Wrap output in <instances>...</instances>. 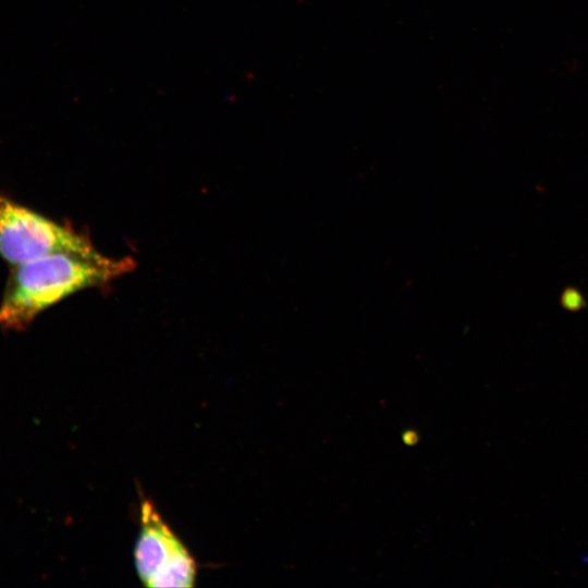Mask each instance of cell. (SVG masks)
<instances>
[{
	"instance_id": "6da1fadb",
	"label": "cell",
	"mask_w": 588,
	"mask_h": 588,
	"mask_svg": "<svg viewBox=\"0 0 588 588\" xmlns=\"http://www.w3.org/2000/svg\"><path fill=\"white\" fill-rule=\"evenodd\" d=\"M130 257L110 258L89 253H56L14 266L0 302V327L22 331L35 318L65 297L107 284L131 272Z\"/></svg>"
},
{
	"instance_id": "7a4b0ae2",
	"label": "cell",
	"mask_w": 588,
	"mask_h": 588,
	"mask_svg": "<svg viewBox=\"0 0 588 588\" xmlns=\"http://www.w3.org/2000/svg\"><path fill=\"white\" fill-rule=\"evenodd\" d=\"M93 250L85 235L0 194V257L11 266L56 253Z\"/></svg>"
},
{
	"instance_id": "3957f363",
	"label": "cell",
	"mask_w": 588,
	"mask_h": 588,
	"mask_svg": "<svg viewBox=\"0 0 588 588\" xmlns=\"http://www.w3.org/2000/svg\"><path fill=\"white\" fill-rule=\"evenodd\" d=\"M183 547L154 504L144 501L140 507V531L134 551L135 566L142 581L146 585Z\"/></svg>"
},
{
	"instance_id": "277c9868",
	"label": "cell",
	"mask_w": 588,
	"mask_h": 588,
	"mask_svg": "<svg viewBox=\"0 0 588 588\" xmlns=\"http://www.w3.org/2000/svg\"><path fill=\"white\" fill-rule=\"evenodd\" d=\"M196 564L187 549H180L146 584L147 587H192Z\"/></svg>"
},
{
	"instance_id": "5b68a950",
	"label": "cell",
	"mask_w": 588,
	"mask_h": 588,
	"mask_svg": "<svg viewBox=\"0 0 588 588\" xmlns=\"http://www.w3.org/2000/svg\"><path fill=\"white\" fill-rule=\"evenodd\" d=\"M403 440L407 444H413V443L416 442L417 438L415 436V432L413 433V432L407 431V432H405V434L403 437Z\"/></svg>"
}]
</instances>
